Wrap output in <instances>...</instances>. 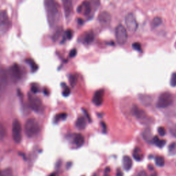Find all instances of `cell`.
Instances as JSON below:
<instances>
[{
  "instance_id": "32",
  "label": "cell",
  "mask_w": 176,
  "mask_h": 176,
  "mask_svg": "<svg viewBox=\"0 0 176 176\" xmlns=\"http://www.w3.org/2000/svg\"><path fill=\"white\" fill-rule=\"evenodd\" d=\"M6 131L4 126L0 123V140L4 139V137L6 136Z\"/></svg>"
},
{
  "instance_id": "41",
  "label": "cell",
  "mask_w": 176,
  "mask_h": 176,
  "mask_svg": "<svg viewBox=\"0 0 176 176\" xmlns=\"http://www.w3.org/2000/svg\"><path fill=\"white\" fill-rule=\"evenodd\" d=\"M83 112H84V113H85V115H86V118L88 120V121H89V122L90 123L91 121H92V120H91L90 116V115H89V113H88L87 111L86 110V109H83Z\"/></svg>"
},
{
  "instance_id": "19",
  "label": "cell",
  "mask_w": 176,
  "mask_h": 176,
  "mask_svg": "<svg viewBox=\"0 0 176 176\" xmlns=\"http://www.w3.org/2000/svg\"><path fill=\"white\" fill-rule=\"evenodd\" d=\"M94 40V34L92 31L87 32L84 34L83 37V43L86 44H90L92 43Z\"/></svg>"
},
{
  "instance_id": "15",
  "label": "cell",
  "mask_w": 176,
  "mask_h": 176,
  "mask_svg": "<svg viewBox=\"0 0 176 176\" xmlns=\"http://www.w3.org/2000/svg\"><path fill=\"white\" fill-rule=\"evenodd\" d=\"M78 12H83L85 15H89L92 12V7H91L90 3L88 1H85L82 4L79 6L77 9Z\"/></svg>"
},
{
  "instance_id": "27",
  "label": "cell",
  "mask_w": 176,
  "mask_h": 176,
  "mask_svg": "<svg viewBox=\"0 0 176 176\" xmlns=\"http://www.w3.org/2000/svg\"><path fill=\"white\" fill-rule=\"evenodd\" d=\"M0 176H13L12 169L8 168L4 170L0 171Z\"/></svg>"
},
{
  "instance_id": "29",
  "label": "cell",
  "mask_w": 176,
  "mask_h": 176,
  "mask_svg": "<svg viewBox=\"0 0 176 176\" xmlns=\"http://www.w3.org/2000/svg\"><path fill=\"white\" fill-rule=\"evenodd\" d=\"M91 7H92V9L93 8L94 11L99 7L100 4V0H91L90 2Z\"/></svg>"
},
{
  "instance_id": "3",
  "label": "cell",
  "mask_w": 176,
  "mask_h": 176,
  "mask_svg": "<svg viewBox=\"0 0 176 176\" xmlns=\"http://www.w3.org/2000/svg\"><path fill=\"white\" fill-rule=\"evenodd\" d=\"M174 103V96L170 92H165L159 96L156 103V107L159 109H165L171 106Z\"/></svg>"
},
{
  "instance_id": "46",
  "label": "cell",
  "mask_w": 176,
  "mask_h": 176,
  "mask_svg": "<svg viewBox=\"0 0 176 176\" xmlns=\"http://www.w3.org/2000/svg\"><path fill=\"white\" fill-rule=\"evenodd\" d=\"M116 176H123V172L118 169V171H117V174H116Z\"/></svg>"
},
{
  "instance_id": "45",
  "label": "cell",
  "mask_w": 176,
  "mask_h": 176,
  "mask_svg": "<svg viewBox=\"0 0 176 176\" xmlns=\"http://www.w3.org/2000/svg\"><path fill=\"white\" fill-rule=\"evenodd\" d=\"M109 172H110L109 167H106L105 170V174H104V176H109Z\"/></svg>"
},
{
  "instance_id": "30",
  "label": "cell",
  "mask_w": 176,
  "mask_h": 176,
  "mask_svg": "<svg viewBox=\"0 0 176 176\" xmlns=\"http://www.w3.org/2000/svg\"><path fill=\"white\" fill-rule=\"evenodd\" d=\"M169 151L170 154H176V142L171 143L169 146Z\"/></svg>"
},
{
  "instance_id": "36",
  "label": "cell",
  "mask_w": 176,
  "mask_h": 176,
  "mask_svg": "<svg viewBox=\"0 0 176 176\" xmlns=\"http://www.w3.org/2000/svg\"><path fill=\"white\" fill-rule=\"evenodd\" d=\"M70 92H71V91H70V87L66 86H65L63 92V95L65 97H67V96H68L70 95Z\"/></svg>"
},
{
  "instance_id": "18",
  "label": "cell",
  "mask_w": 176,
  "mask_h": 176,
  "mask_svg": "<svg viewBox=\"0 0 176 176\" xmlns=\"http://www.w3.org/2000/svg\"><path fill=\"white\" fill-rule=\"evenodd\" d=\"M86 118H85L83 116H80L79 118H77L76 121V127L80 129V130H83L84 129H86V127H87V122H86Z\"/></svg>"
},
{
  "instance_id": "44",
  "label": "cell",
  "mask_w": 176,
  "mask_h": 176,
  "mask_svg": "<svg viewBox=\"0 0 176 176\" xmlns=\"http://www.w3.org/2000/svg\"><path fill=\"white\" fill-rule=\"evenodd\" d=\"M101 126H102V129H103V132L104 133H105L107 132V126L105 125V123L104 122H101Z\"/></svg>"
},
{
  "instance_id": "7",
  "label": "cell",
  "mask_w": 176,
  "mask_h": 176,
  "mask_svg": "<svg viewBox=\"0 0 176 176\" xmlns=\"http://www.w3.org/2000/svg\"><path fill=\"white\" fill-rule=\"evenodd\" d=\"M28 103L31 109L35 112L39 113L43 110V104L41 100L31 93L28 94Z\"/></svg>"
},
{
  "instance_id": "11",
  "label": "cell",
  "mask_w": 176,
  "mask_h": 176,
  "mask_svg": "<svg viewBox=\"0 0 176 176\" xmlns=\"http://www.w3.org/2000/svg\"><path fill=\"white\" fill-rule=\"evenodd\" d=\"M8 85V74L6 72L0 69V93L4 92Z\"/></svg>"
},
{
  "instance_id": "43",
  "label": "cell",
  "mask_w": 176,
  "mask_h": 176,
  "mask_svg": "<svg viewBox=\"0 0 176 176\" xmlns=\"http://www.w3.org/2000/svg\"><path fill=\"white\" fill-rule=\"evenodd\" d=\"M136 176H148V175H147V174H146V173L144 170H142L141 171H139Z\"/></svg>"
},
{
  "instance_id": "8",
  "label": "cell",
  "mask_w": 176,
  "mask_h": 176,
  "mask_svg": "<svg viewBox=\"0 0 176 176\" xmlns=\"http://www.w3.org/2000/svg\"><path fill=\"white\" fill-rule=\"evenodd\" d=\"M132 113L142 123H146L151 120L150 119L151 118H149L148 116L147 113H146L144 109H141L136 105H133L132 108Z\"/></svg>"
},
{
  "instance_id": "2",
  "label": "cell",
  "mask_w": 176,
  "mask_h": 176,
  "mask_svg": "<svg viewBox=\"0 0 176 176\" xmlns=\"http://www.w3.org/2000/svg\"><path fill=\"white\" fill-rule=\"evenodd\" d=\"M24 131L26 135L29 138L37 135L40 132V125L38 121L36 119L31 118L26 120L24 125Z\"/></svg>"
},
{
  "instance_id": "40",
  "label": "cell",
  "mask_w": 176,
  "mask_h": 176,
  "mask_svg": "<svg viewBox=\"0 0 176 176\" xmlns=\"http://www.w3.org/2000/svg\"><path fill=\"white\" fill-rule=\"evenodd\" d=\"M31 91L33 94H36L39 92V87L37 85H32L31 87Z\"/></svg>"
},
{
  "instance_id": "16",
  "label": "cell",
  "mask_w": 176,
  "mask_h": 176,
  "mask_svg": "<svg viewBox=\"0 0 176 176\" xmlns=\"http://www.w3.org/2000/svg\"><path fill=\"white\" fill-rule=\"evenodd\" d=\"M123 166L125 171H129L133 166L132 158L129 155H125L123 158Z\"/></svg>"
},
{
  "instance_id": "13",
  "label": "cell",
  "mask_w": 176,
  "mask_h": 176,
  "mask_svg": "<svg viewBox=\"0 0 176 176\" xmlns=\"http://www.w3.org/2000/svg\"><path fill=\"white\" fill-rule=\"evenodd\" d=\"M99 22L103 25H108L112 21V16L107 11H103L99 15L98 17Z\"/></svg>"
},
{
  "instance_id": "23",
  "label": "cell",
  "mask_w": 176,
  "mask_h": 176,
  "mask_svg": "<svg viewBox=\"0 0 176 176\" xmlns=\"http://www.w3.org/2000/svg\"><path fill=\"white\" fill-rule=\"evenodd\" d=\"M162 24V19L160 17H155L151 22V26L153 29L158 28Z\"/></svg>"
},
{
  "instance_id": "20",
  "label": "cell",
  "mask_w": 176,
  "mask_h": 176,
  "mask_svg": "<svg viewBox=\"0 0 176 176\" xmlns=\"http://www.w3.org/2000/svg\"><path fill=\"white\" fill-rule=\"evenodd\" d=\"M139 100H141V103L144 105L145 106H148L152 102V99L151 97L149 95H145V94H141L138 96Z\"/></svg>"
},
{
  "instance_id": "47",
  "label": "cell",
  "mask_w": 176,
  "mask_h": 176,
  "mask_svg": "<svg viewBox=\"0 0 176 176\" xmlns=\"http://www.w3.org/2000/svg\"><path fill=\"white\" fill-rule=\"evenodd\" d=\"M151 176H156V174H154L153 175H151Z\"/></svg>"
},
{
  "instance_id": "9",
  "label": "cell",
  "mask_w": 176,
  "mask_h": 176,
  "mask_svg": "<svg viewBox=\"0 0 176 176\" xmlns=\"http://www.w3.org/2000/svg\"><path fill=\"white\" fill-rule=\"evenodd\" d=\"M125 24L127 30L130 32H134L138 28V23L136 19L135 16L133 13H129L125 17Z\"/></svg>"
},
{
  "instance_id": "37",
  "label": "cell",
  "mask_w": 176,
  "mask_h": 176,
  "mask_svg": "<svg viewBox=\"0 0 176 176\" xmlns=\"http://www.w3.org/2000/svg\"><path fill=\"white\" fill-rule=\"evenodd\" d=\"M158 132L160 136H164L166 135V129L163 127H159L158 129Z\"/></svg>"
},
{
  "instance_id": "1",
  "label": "cell",
  "mask_w": 176,
  "mask_h": 176,
  "mask_svg": "<svg viewBox=\"0 0 176 176\" xmlns=\"http://www.w3.org/2000/svg\"><path fill=\"white\" fill-rule=\"evenodd\" d=\"M45 8L48 24L51 28H53L57 24L59 19L60 12L58 5L55 0H45Z\"/></svg>"
},
{
  "instance_id": "25",
  "label": "cell",
  "mask_w": 176,
  "mask_h": 176,
  "mask_svg": "<svg viewBox=\"0 0 176 176\" xmlns=\"http://www.w3.org/2000/svg\"><path fill=\"white\" fill-rule=\"evenodd\" d=\"M67 113H60L56 115L54 117V122L55 123H58L59 122L60 120H66L67 118Z\"/></svg>"
},
{
  "instance_id": "38",
  "label": "cell",
  "mask_w": 176,
  "mask_h": 176,
  "mask_svg": "<svg viewBox=\"0 0 176 176\" xmlns=\"http://www.w3.org/2000/svg\"><path fill=\"white\" fill-rule=\"evenodd\" d=\"M170 133L173 136L176 138V124H174V125L171 126L170 128Z\"/></svg>"
},
{
  "instance_id": "31",
  "label": "cell",
  "mask_w": 176,
  "mask_h": 176,
  "mask_svg": "<svg viewBox=\"0 0 176 176\" xmlns=\"http://www.w3.org/2000/svg\"><path fill=\"white\" fill-rule=\"evenodd\" d=\"M77 83V77L76 75H74V74H72L70 76V86L74 87L75 86H76V84Z\"/></svg>"
},
{
  "instance_id": "22",
  "label": "cell",
  "mask_w": 176,
  "mask_h": 176,
  "mask_svg": "<svg viewBox=\"0 0 176 176\" xmlns=\"http://www.w3.org/2000/svg\"><path fill=\"white\" fill-rule=\"evenodd\" d=\"M133 157L136 161H141L142 160L143 155L142 154V151L140 148L136 147L133 150Z\"/></svg>"
},
{
  "instance_id": "28",
  "label": "cell",
  "mask_w": 176,
  "mask_h": 176,
  "mask_svg": "<svg viewBox=\"0 0 176 176\" xmlns=\"http://www.w3.org/2000/svg\"><path fill=\"white\" fill-rule=\"evenodd\" d=\"M26 62L30 66L32 72H36L38 70V66L36 64V63L33 60L30 59V58H29V59L26 60Z\"/></svg>"
},
{
  "instance_id": "26",
  "label": "cell",
  "mask_w": 176,
  "mask_h": 176,
  "mask_svg": "<svg viewBox=\"0 0 176 176\" xmlns=\"http://www.w3.org/2000/svg\"><path fill=\"white\" fill-rule=\"evenodd\" d=\"M155 164L158 166V167H162L164 165V158L162 157V156H158V157H156L155 159Z\"/></svg>"
},
{
  "instance_id": "6",
  "label": "cell",
  "mask_w": 176,
  "mask_h": 176,
  "mask_svg": "<svg viewBox=\"0 0 176 176\" xmlns=\"http://www.w3.org/2000/svg\"><path fill=\"white\" fill-rule=\"evenodd\" d=\"M115 35L117 43L119 45H124L126 43L127 41V30L121 24L118 25V26L116 28Z\"/></svg>"
},
{
  "instance_id": "39",
  "label": "cell",
  "mask_w": 176,
  "mask_h": 176,
  "mask_svg": "<svg viewBox=\"0 0 176 176\" xmlns=\"http://www.w3.org/2000/svg\"><path fill=\"white\" fill-rule=\"evenodd\" d=\"M66 37L68 39H72V36H73L72 30H70V29L67 30L66 32Z\"/></svg>"
},
{
  "instance_id": "21",
  "label": "cell",
  "mask_w": 176,
  "mask_h": 176,
  "mask_svg": "<svg viewBox=\"0 0 176 176\" xmlns=\"http://www.w3.org/2000/svg\"><path fill=\"white\" fill-rule=\"evenodd\" d=\"M142 137L146 142L151 143L153 137H152V133L151 129L149 128L145 129L144 131L142 132Z\"/></svg>"
},
{
  "instance_id": "42",
  "label": "cell",
  "mask_w": 176,
  "mask_h": 176,
  "mask_svg": "<svg viewBox=\"0 0 176 176\" xmlns=\"http://www.w3.org/2000/svg\"><path fill=\"white\" fill-rule=\"evenodd\" d=\"M76 53H77V52H76V49H73V50H72L70 51V57H74L76 55Z\"/></svg>"
},
{
  "instance_id": "34",
  "label": "cell",
  "mask_w": 176,
  "mask_h": 176,
  "mask_svg": "<svg viewBox=\"0 0 176 176\" xmlns=\"http://www.w3.org/2000/svg\"><path fill=\"white\" fill-rule=\"evenodd\" d=\"M155 145L157 146L158 147H159V148H162L163 146H164L166 145V141H165V140L159 139L158 141V142H156Z\"/></svg>"
},
{
  "instance_id": "5",
  "label": "cell",
  "mask_w": 176,
  "mask_h": 176,
  "mask_svg": "<svg viewBox=\"0 0 176 176\" xmlns=\"http://www.w3.org/2000/svg\"><path fill=\"white\" fill-rule=\"evenodd\" d=\"M12 136L15 143H20L22 140L21 124L19 120L15 119L12 123Z\"/></svg>"
},
{
  "instance_id": "33",
  "label": "cell",
  "mask_w": 176,
  "mask_h": 176,
  "mask_svg": "<svg viewBox=\"0 0 176 176\" xmlns=\"http://www.w3.org/2000/svg\"><path fill=\"white\" fill-rule=\"evenodd\" d=\"M170 85L171 87H176V72L173 73L171 75Z\"/></svg>"
},
{
  "instance_id": "17",
  "label": "cell",
  "mask_w": 176,
  "mask_h": 176,
  "mask_svg": "<svg viewBox=\"0 0 176 176\" xmlns=\"http://www.w3.org/2000/svg\"><path fill=\"white\" fill-rule=\"evenodd\" d=\"M73 142L77 147H81L85 143L84 137L81 135V133H76V134H75L74 136Z\"/></svg>"
},
{
  "instance_id": "12",
  "label": "cell",
  "mask_w": 176,
  "mask_h": 176,
  "mask_svg": "<svg viewBox=\"0 0 176 176\" xmlns=\"http://www.w3.org/2000/svg\"><path fill=\"white\" fill-rule=\"evenodd\" d=\"M104 100V90H99L94 93L92 98V103L96 106H100Z\"/></svg>"
},
{
  "instance_id": "10",
  "label": "cell",
  "mask_w": 176,
  "mask_h": 176,
  "mask_svg": "<svg viewBox=\"0 0 176 176\" xmlns=\"http://www.w3.org/2000/svg\"><path fill=\"white\" fill-rule=\"evenodd\" d=\"M10 74H11L12 79L15 82H17V81L21 79V71L17 64H14L11 66V69H10Z\"/></svg>"
},
{
  "instance_id": "4",
  "label": "cell",
  "mask_w": 176,
  "mask_h": 176,
  "mask_svg": "<svg viewBox=\"0 0 176 176\" xmlns=\"http://www.w3.org/2000/svg\"><path fill=\"white\" fill-rule=\"evenodd\" d=\"M11 25L8 12L6 11H2L0 12V36H4L8 31Z\"/></svg>"
},
{
  "instance_id": "24",
  "label": "cell",
  "mask_w": 176,
  "mask_h": 176,
  "mask_svg": "<svg viewBox=\"0 0 176 176\" xmlns=\"http://www.w3.org/2000/svg\"><path fill=\"white\" fill-rule=\"evenodd\" d=\"M62 32H63V29L61 28H58L53 36V40L54 41H57L60 38Z\"/></svg>"
},
{
  "instance_id": "14",
  "label": "cell",
  "mask_w": 176,
  "mask_h": 176,
  "mask_svg": "<svg viewBox=\"0 0 176 176\" xmlns=\"http://www.w3.org/2000/svg\"><path fill=\"white\" fill-rule=\"evenodd\" d=\"M62 3H63L65 15H66V18H68L71 15L73 11L72 0H62Z\"/></svg>"
},
{
  "instance_id": "35",
  "label": "cell",
  "mask_w": 176,
  "mask_h": 176,
  "mask_svg": "<svg viewBox=\"0 0 176 176\" xmlns=\"http://www.w3.org/2000/svg\"><path fill=\"white\" fill-rule=\"evenodd\" d=\"M132 48L133 50H136L137 51H141V44L138 43V42H136L132 44Z\"/></svg>"
}]
</instances>
